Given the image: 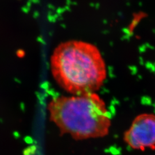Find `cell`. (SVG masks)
Returning <instances> with one entry per match:
<instances>
[{
	"instance_id": "cell-3",
	"label": "cell",
	"mask_w": 155,
	"mask_h": 155,
	"mask_svg": "<svg viewBox=\"0 0 155 155\" xmlns=\"http://www.w3.org/2000/svg\"><path fill=\"white\" fill-rule=\"evenodd\" d=\"M123 139L133 150H155V114L143 113L136 117Z\"/></svg>"
},
{
	"instance_id": "cell-1",
	"label": "cell",
	"mask_w": 155,
	"mask_h": 155,
	"mask_svg": "<svg viewBox=\"0 0 155 155\" xmlns=\"http://www.w3.org/2000/svg\"><path fill=\"white\" fill-rule=\"evenodd\" d=\"M57 83L74 95L95 93L105 81V62L94 45L71 40L59 45L51 58Z\"/></svg>"
},
{
	"instance_id": "cell-2",
	"label": "cell",
	"mask_w": 155,
	"mask_h": 155,
	"mask_svg": "<svg viewBox=\"0 0 155 155\" xmlns=\"http://www.w3.org/2000/svg\"><path fill=\"white\" fill-rule=\"evenodd\" d=\"M47 109L50 121L61 134H68L76 140L104 137L109 132L110 115L96 93L54 98Z\"/></svg>"
}]
</instances>
